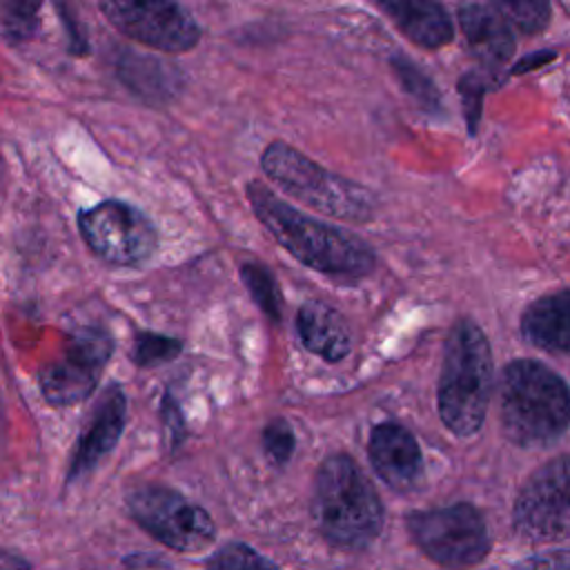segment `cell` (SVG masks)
Returning <instances> with one entry per match:
<instances>
[{
  "label": "cell",
  "mask_w": 570,
  "mask_h": 570,
  "mask_svg": "<svg viewBox=\"0 0 570 570\" xmlns=\"http://www.w3.org/2000/svg\"><path fill=\"white\" fill-rule=\"evenodd\" d=\"M247 200L256 218L303 265L336 276H363L374 267L367 243L301 214L258 180L247 185Z\"/></svg>",
  "instance_id": "6da1fadb"
},
{
  "label": "cell",
  "mask_w": 570,
  "mask_h": 570,
  "mask_svg": "<svg viewBox=\"0 0 570 570\" xmlns=\"http://www.w3.org/2000/svg\"><path fill=\"white\" fill-rule=\"evenodd\" d=\"M499 419L512 443L546 445L570 423V387L543 363L512 361L499 379Z\"/></svg>",
  "instance_id": "7a4b0ae2"
},
{
  "label": "cell",
  "mask_w": 570,
  "mask_h": 570,
  "mask_svg": "<svg viewBox=\"0 0 570 570\" xmlns=\"http://www.w3.org/2000/svg\"><path fill=\"white\" fill-rule=\"evenodd\" d=\"M312 514L321 534L341 548H363L383 525L381 499L347 454L327 456L314 479Z\"/></svg>",
  "instance_id": "3957f363"
},
{
  "label": "cell",
  "mask_w": 570,
  "mask_h": 570,
  "mask_svg": "<svg viewBox=\"0 0 570 570\" xmlns=\"http://www.w3.org/2000/svg\"><path fill=\"white\" fill-rule=\"evenodd\" d=\"M492 374L485 334L472 321H459L445 341L436 394L441 421L456 436H470L481 428L492 394Z\"/></svg>",
  "instance_id": "277c9868"
},
{
  "label": "cell",
  "mask_w": 570,
  "mask_h": 570,
  "mask_svg": "<svg viewBox=\"0 0 570 570\" xmlns=\"http://www.w3.org/2000/svg\"><path fill=\"white\" fill-rule=\"evenodd\" d=\"M261 165L283 191L316 212L356 223L370 220L374 214V200L367 189L330 174L281 140H274L263 151Z\"/></svg>",
  "instance_id": "5b68a950"
},
{
  "label": "cell",
  "mask_w": 570,
  "mask_h": 570,
  "mask_svg": "<svg viewBox=\"0 0 570 570\" xmlns=\"http://www.w3.org/2000/svg\"><path fill=\"white\" fill-rule=\"evenodd\" d=\"M127 510L145 532L176 552H200L216 537V525L200 505L158 483L129 490Z\"/></svg>",
  "instance_id": "8992f818"
},
{
  "label": "cell",
  "mask_w": 570,
  "mask_h": 570,
  "mask_svg": "<svg viewBox=\"0 0 570 570\" xmlns=\"http://www.w3.org/2000/svg\"><path fill=\"white\" fill-rule=\"evenodd\" d=\"M407 530L432 561L450 570L476 566L490 548L485 523L470 503L412 512Z\"/></svg>",
  "instance_id": "52a82bcc"
},
{
  "label": "cell",
  "mask_w": 570,
  "mask_h": 570,
  "mask_svg": "<svg viewBox=\"0 0 570 570\" xmlns=\"http://www.w3.org/2000/svg\"><path fill=\"white\" fill-rule=\"evenodd\" d=\"M512 521L528 541H561L570 537V454L537 468L521 485Z\"/></svg>",
  "instance_id": "ba28073f"
},
{
  "label": "cell",
  "mask_w": 570,
  "mask_h": 570,
  "mask_svg": "<svg viewBox=\"0 0 570 570\" xmlns=\"http://www.w3.org/2000/svg\"><path fill=\"white\" fill-rule=\"evenodd\" d=\"M78 227L91 252L114 265H136L149 258L158 243L151 220L120 200H105L82 212Z\"/></svg>",
  "instance_id": "9c48e42d"
},
{
  "label": "cell",
  "mask_w": 570,
  "mask_h": 570,
  "mask_svg": "<svg viewBox=\"0 0 570 570\" xmlns=\"http://www.w3.org/2000/svg\"><path fill=\"white\" fill-rule=\"evenodd\" d=\"M114 343L100 327H80L67 343L62 354L40 370V392L51 405H73L87 399L111 356Z\"/></svg>",
  "instance_id": "30bf717a"
},
{
  "label": "cell",
  "mask_w": 570,
  "mask_h": 570,
  "mask_svg": "<svg viewBox=\"0 0 570 570\" xmlns=\"http://www.w3.org/2000/svg\"><path fill=\"white\" fill-rule=\"evenodd\" d=\"M100 9L116 29L160 51H187L200 40L196 20L176 2L111 0Z\"/></svg>",
  "instance_id": "8fae6325"
},
{
  "label": "cell",
  "mask_w": 570,
  "mask_h": 570,
  "mask_svg": "<svg viewBox=\"0 0 570 570\" xmlns=\"http://www.w3.org/2000/svg\"><path fill=\"white\" fill-rule=\"evenodd\" d=\"M370 461L376 474L394 490H410L416 485L423 459L416 439L396 423H381L370 434Z\"/></svg>",
  "instance_id": "7c38bea8"
},
{
  "label": "cell",
  "mask_w": 570,
  "mask_h": 570,
  "mask_svg": "<svg viewBox=\"0 0 570 570\" xmlns=\"http://www.w3.org/2000/svg\"><path fill=\"white\" fill-rule=\"evenodd\" d=\"M125 416H127V399L122 390L109 387L98 401V407L85 434L78 441V448L69 468V481L94 470L116 448L125 428Z\"/></svg>",
  "instance_id": "4fadbf2b"
},
{
  "label": "cell",
  "mask_w": 570,
  "mask_h": 570,
  "mask_svg": "<svg viewBox=\"0 0 570 570\" xmlns=\"http://www.w3.org/2000/svg\"><path fill=\"white\" fill-rule=\"evenodd\" d=\"M521 332L543 352L570 354V289L530 303L521 316Z\"/></svg>",
  "instance_id": "5bb4252c"
},
{
  "label": "cell",
  "mask_w": 570,
  "mask_h": 570,
  "mask_svg": "<svg viewBox=\"0 0 570 570\" xmlns=\"http://www.w3.org/2000/svg\"><path fill=\"white\" fill-rule=\"evenodd\" d=\"M459 22L470 47L481 60L499 65L514 51L510 22L497 4H463L459 9Z\"/></svg>",
  "instance_id": "9a60e30c"
},
{
  "label": "cell",
  "mask_w": 570,
  "mask_h": 570,
  "mask_svg": "<svg viewBox=\"0 0 570 570\" xmlns=\"http://www.w3.org/2000/svg\"><path fill=\"white\" fill-rule=\"evenodd\" d=\"M296 330L309 352L332 363L347 356L352 347L350 330L343 316L318 301H309L298 309Z\"/></svg>",
  "instance_id": "2e32d148"
},
{
  "label": "cell",
  "mask_w": 570,
  "mask_h": 570,
  "mask_svg": "<svg viewBox=\"0 0 570 570\" xmlns=\"http://www.w3.org/2000/svg\"><path fill=\"white\" fill-rule=\"evenodd\" d=\"M396 27L421 47H443L452 40V22L445 9L428 0H394L379 4Z\"/></svg>",
  "instance_id": "e0dca14e"
},
{
  "label": "cell",
  "mask_w": 570,
  "mask_h": 570,
  "mask_svg": "<svg viewBox=\"0 0 570 570\" xmlns=\"http://www.w3.org/2000/svg\"><path fill=\"white\" fill-rule=\"evenodd\" d=\"M240 276H243L249 294L254 296V301L261 305V309L272 321H278L281 318V296H278V287H276V281L269 274V269L263 265H256V263H247V265H243Z\"/></svg>",
  "instance_id": "ac0fdd59"
},
{
  "label": "cell",
  "mask_w": 570,
  "mask_h": 570,
  "mask_svg": "<svg viewBox=\"0 0 570 570\" xmlns=\"http://www.w3.org/2000/svg\"><path fill=\"white\" fill-rule=\"evenodd\" d=\"M205 570H278L267 557L249 548L247 543L232 541L223 546L209 561Z\"/></svg>",
  "instance_id": "d6986e66"
},
{
  "label": "cell",
  "mask_w": 570,
  "mask_h": 570,
  "mask_svg": "<svg viewBox=\"0 0 570 570\" xmlns=\"http://www.w3.org/2000/svg\"><path fill=\"white\" fill-rule=\"evenodd\" d=\"M180 350H183V345L176 338L160 336V334H140L136 338V347H134L131 358L140 367H154V365H160V363H167V361L176 358Z\"/></svg>",
  "instance_id": "ffe728a7"
},
{
  "label": "cell",
  "mask_w": 570,
  "mask_h": 570,
  "mask_svg": "<svg viewBox=\"0 0 570 570\" xmlns=\"http://www.w3.org/2000/svg\"><path fill=\"white\" fill-rule=\"evenodd\" d=\"M497 7L523 33H537V31L546 29V24L550 20V4L548 2L517 0V2H499Z\"/></svg>",
  "instance_id": "44dd1931"
},
{
  "label": "cell",
  "mask_w": 570,
  "mask_h": 570,
  "mask_svg": "<svg viewBox=\"0 0 570 570\" xmlns=\"http://www.w3.org/2000/svg\"><path fill=\"white\" fill-rule=\"evenodd\" d=\"M263 450L267 459L276 465H283L289 461L294 452V432L283 419H274L263 430Z\"/></svg>",
  "instance_id": "7402d4cb"
},
{
  "label": "cell",
  "mask_w": 570,
  "mask_h": 570,
  "mask_svg": "<svg viewBox=\"0 0 570 570\" xmlns=\"http://www.w3.org/2000/svg\"><path fill=\"white\" fill-rule=\"evenodd\" d=\"M394 67H396V73H399L403 87H405L421 105H425V107H436V105H439V96H436L432 82H430L423 73H419V69H416L414 65H410V62H405V60H394Z\"/></svg>",
  "instance_id": "603a6c76"
},
{
  "label": "cell",
  "mask_w": 570,
  "mask_h": 570,
  "mask_svg": "<svg viewBox=\"0 0 570 570\" xmlns=\"http://www.w3.org/2000/svg\"><path fill=\"white\" fill-rule=\"evenodd\" d=\"M512 570H570V550H546L532 554Z\"/></svg>",
  "instance_id": "cb8c5ba5"
},
{
  "label": "cell",
  "mask_w": 570,
  "mask_h": 570,
  "mask_svg": "<svg viewBox=\"0 0 570 570\" xmlns=\"http://www.w3.org/2000/svg\"><path fill=\"white\" fill-rule=\"evenodd\" d=\"M459 87H461V98H463V102H465V107H468L470 127H472V131H474V125H476L479 111H481L479 105H481V96H483V85L479 82L476 76H465V78H461Z\"/></svg>",
  "instance_id": "d4e9b609"
},
{
  "label": "cell",
  "mask_w": 570,
  "mask_h": 570,
  "mask_svg": "<svg viewBox=\"0 0 570 570\" xmlns=\"http://www.w3.org/2000/svg\"><path fill=\"white\" fill-rule=\"evenodd\" d=\"M33 11L36 4H11L9 7V16H7V24H9V33L16 29V24H20V38H27L29 22H33Z\"/></svg>",
  "instance_id": "484cf974"
},
{
  "label": "cell",
  "mask_w": 570,
  "mask_h": 570,
  "mask_svg": "<svg viewBox=\"0 0 570 570\" xmlns=\"http://www.w3.org/2000/svg\"><path fill=\"white\" fill-rule=\"evenodd\" d=\"M0 570H31V566L27 559H22L13 552L0 550Z\"/></svg>",
  "instance_id": "4316f807"
},
{
  "label": "cell",
  "mask_w": 570,
  "mask_h": 570,
  "mask_svg": "<svg viewBox=\"0 0 570 570\" xmlns=\"http://www.w3.org/2000/svg\"><path fill=\"white\" fill-rule=\"evenodd\" d=\"M550 58H554V51H539L537 56H528V58H523V60L512 69V73H523V71H528L530 67H539V65H543V62L550 60Z\"/></svg>",
  "instance_id": "83f0119b"
}]
</instances>
